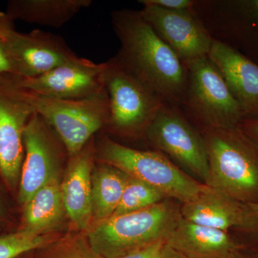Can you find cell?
<instances>
[{
	"label": "cell",
	"mask_w": 258,
	"mask_h": 258,
	"mask_svg": "<svg viewBox=\"0 0 258 258\" xmlns=\"http://www.w3.org/2000/svg\"><path fill=\"white\" fill-rule=\"evenodd\" d=\"M111 23L120 47L114 58L163 101L182 103L187 72L184 62L158 36L140 10L111 13Z\"/></svg>",
	"instance_id": "6da1fadb"
},
{
	"label": "cell",
	"mask_w": 258,
	"mask_h": 258,
	"mask_svg": "<svg viewBox=\"0 0 258 258\" xmlns=\"http://www.w3.org/2000/svg\"><path fill=\"white\" fill-rule=\"evenodd\" d=\"M205 184L243 204L258 203V147L239 127L204 129Z\"/></svg>",
	"instance_id": "7a4b0ae2"
},
{
	"label": "cell",
	"mask_w": 258,
	"mask_h": 258,
	"mask_svg": "<svg viewBox=\"0 0 258 258\" xmlns=\"http://www.w3.org/2000/svg\"><path fill=\"white\" fill-rule=\"evenodd\" d=\"M181 203L167 199L144 210L116 215L95 224L87 240L96 253L112 258L132 249L166 240L177 225Z\"/></svg>",
	"instance_id": "3957f363"
},
{
	"label": "cell",
	"mask_w": 258,
	"mask_h": 258,
	"mask_svg": "<svg viewBox=\"0 0 258 258\" xmlns=\"http://www.w3.org/2000/svg\"><path fill=\"white\" fill-rule=\"evenodd\" d=\"M95 154L101 163L147 183L181 204L191 201L207 186L158 151L139 150L106 137L95 144Z\"/></svg>",
	"instance_id": "277c9868"
},
{
	"label": "cell",
	"mask_w": 258,
	"mask_h": 258,
	"mask_svg": "<svg viewBox=\"0 0 258 258\" xmlns=\"http://www.w3.org/2000/svg\"><path fill=\"white\" fill-rule=\"evenodd\" d=\"M20 98L54 129L70 157H74L104 129L109 116L106 88L91 98L66 100L37 94L20 87L10 78Z\"/></svg>",
	"instance_id": "5b68a950"
},
{
	"label": "cell",
	"mask_w": 258,
	"mask_h": 258,
	"mask_svg": "<svg viewBox=\"0 0 258 258\" xmlns=\"http://www.w3.org/2000/svg\"><path fill=\"white\" fill-rule=\"evenodd\" d=\"M184 64L187 83L181 105L188 114L204 129L238 127L243 113L208 56Z\"/></svg>",
	"instance_id": "8992f818"
},
{
	"label": "cell",
	"mask_w": 258,
	"mask_h": 258,
	"mask_svg": "<svg viewBox=\"0 0 258 258\" xmlns=\"http://www.w3.org/2000/svg\"><path fill=\"white\" fill-rule=\"evenodd\" d=\"M104 86L109 99V116L104 128L123 137L145 135L165 102L114 57L105 62Z\"/></svg>",
	"instance_id": "52a82bcc"
},
{
	"label": "cell",
	"mask_w": 258,
	"mask_h": 258,
	"mask_svg": "<svg viewBox=\"0 0 258 258\" xmlns=\"http://www.w3.org/2000/svg\"><path fill=\"white\" fill-rule=\"evenodd\" d=\"M144 137L156 151L170 157L185 172L205 184L209 173L205 141L179 107L164 103Z\"/></svg>",
	"instance_id": "ba28073f"
},
{
	"label": "cell",
	"mask_w": 258,
	"mask_h": 258,
	"mask_svg": "<svg viewBox=\"0 0 258 258\" xmlns=\"http://www.w3.org/2000/svg\"><path fill=\"white\" fill-rule=\"evenodd\" d=\"M24 158L18 199L25 205L56 174L66 149L54 129L34 113L24 130Z\"/></svg>",
	"instance_id": "9c48e42d"
},
{
	"label": "cell",
	"mask_w": 258,
	"mask_h": 258,
	"mask_svg": "<svg viewBox=\"0 0 258 258\" xmlns=\"http://www.w3.org/2000/svg\"><path fill=\"white\" fill-rule=\"evenodd\" d=\"M33 113L12 81L0 80V176L11 190L18 188L25 158L24 130Z\"/></svg>",
	"instance_id": "30bf717a"
},
{
	"label": "cell",
	"mask_w": 258,
	"mask_h": 258,
	"mask_svg": "<svg viewBox=\"0 0 258 258\" xmlns=\"http://www.w3.org/2000/svg\"><path fill=\"white\" fill-rule=\"evenodd\" d=\"M104 71L105 62L96 63L79 57L37 77L13 79L20 87L41 96L81 100L96 96L104 90Z\"/></svg>",
	"instance_id": "8fae6325"
},
{
	"label": "cell",
	"mask_w": 258,
	"mask_h": 258,
	"mask_svg": "<svg viewBox=\"0 0 258 258\" xmlns=\"http://www.w3.org/2000/svg\"><path fill=\"white\" fill-rule=\"evenodd\" d=\"M139 3L144 20L183 62L208 55L213 38L193 10L175 11Z\"/></svg>",
	"instance_id": "7c38bea8"
},
{
	"label": "cell",
	"mask_w": 258,
	"mask_h": 258,
	"mask_svg": "<svg viewBox=\"0 0 258 258\" xmlns=\"http://www.w3.org/2000/svg\"><path fill=\"white\" fill-rule=\"evenodd\" d=\"M5 41L22 79L37 77L79 57L63 38L40 30L28 34L15 30Z\"/></svg>",
	"instance_id": "4fadbf2b"
},
{
	"label": "cell",
	"mask_w": 258,
	"mask_h": 258,
	"mask_svg": "<svg viewBox=\"0 0 258 258\" xmlns=\"http://www.w3.org/2000/svg\"><path fill=\"white\" fill-rule=\"evenodd\" d=\"M208 56L225 79L244 119L258 118V64L215 39Z\"/></svg>",
	"instance_id": "5bb4252c"
},
{
	"label": "cell",
	"mask_w": 258,
	"mask_h": 258,
	"mask_svg": "<svg viewBox=\"0 0 258 258\" xmlns=\"http://www.w3.org/2000/svg\"><path fill=\"white\" fill-rule=\"evenodd\" d=\"M92 141L79 154L70 157L69 167L60 185L64 211L80 230L90 228L93 220L92 172L96 154Z\"/></svg>",
	"instance_id": "9a60e30c"
},
{
	"label": "cell",
	"mask_w": 258,
	"mask_h": 258,
	"mask_svg": "<svg viewBox=\"0 0 258 258\" xmlns=\"http://www.w3.org/2000/svg\"><path fill=\"white\" fill-rule=\"evenodd\" d=\"M171 248L190 258H228L241 248L233 235L181 217L166 239Z\"/></svg>",
	"instance_id": "2e32d148"
},
{
	"label": "cell",
	"mask_w": 258,
	"mask_h": 258,
	"mask_svg": "<svg viewBox=\"0 0 258 258\" xmlns=\"http://www.w3.org/2000/svg\"><path fill=\"white\" fill-rule=\"evenodd\" d=\"M245 205L207 186L196 198L181 204L180 210L184 220L230 232L242 227Z\"/></svg>",
	"instance_id": "e0dca14e"
},
{
	"label": "cell",
	"mask_w": 258,
	"mask_h": 258,
	"mask_svg": "<svg viewBox=\"0 0 258 258\" xmlns=\"http://www.w3.org/2000/svg\"><path fill=\"white\" fill-rule=\"evenodd\" d=\"M92 4V0H10L5 13L13 21L59 28Z\"/></svg>",
	"instance_id": "ac0fdd59"
},
{
	"label": "cell",
	"mask_w": 258,
	"mask_h": 258,
	"mask_svg": "<svg viewBox=\"0 0 258 258\" xmlns=\"http://www.w3.org/2000/svg\"><path fill=\"white\" fill-rule=\"evenodd\" d=\"M60 185L56 174L24 205L21 229L42 235L58 225L66 213Z\"/></svg>",
	"instance_id": "d6986e66"
},
{
	"label": "cell",
	"mask_w": 258,
	"mask_h": 258,
	"mask_svg": "<svg viewBox=\"0 0 258 258\" xmlns=\"http://www.w3.org/2000/svg\"><path fill=\"white\" fill-rule=\"evenodd\" d=\"M128 177L123 171L103 163L93 169L92 212L95 224L113 216L121 200Z\"/></svg>",
	"instance_id": "ffe728a7"
},
{
	"label": "cell",
	"mask_w": 258,
	"mask_h": 258,
	"mask_svg": "<svg viewBox=\"0 0 258 258\" xmlns=\"http://www.w3.org/2000/svg\"><path fill=\"white\" fill-rule=\"evenodd\" d=\"M167 199L154 186L128 176L121 200L113 216L150 208Z\"/></svg>",
	"instance_id": "44dd1931"
},
{
	"label": "cell",
	"mask_w": 258,
	"mask_h": 258,
	"mask_svg": "<svg viewBox=\"0 0 258 258\" xmlns=\"http://www.w3.org/2000/svg\"><path fill=\"white\" fill-rule=\"evenodd\" d=\"M45 241L44 236L25 229L0 236V258L18 257L42 247Z\"/></svg>",
	"instance_id": "7402d4cb"
},
{
	"label": "cell",
	"mask_w": 258,
	"mask_h": 258,
	"mask_svg": "<svg viewBox=\"0 0 258 258\" xmlns=\"http://www.w3.org/2000/svg\"><path fill=\"white\" fill-rule=\"evenodd\" d=\"M235 232L241 247L258 252V203L246 204L243 224Z\"/></svg>",
	"instance_id": "603a6c76"
},
{
	"label": "cell",
	"mask_w": 258,
	"mask_h": 258,
	"mask_svg": "<svg viewBox=\"0 0 258 258\" xmlns=\"http://www.w3.org/2000/svg\"><path fill=\"white\" fill-rule=\"evenodd\" d=\"M166 247V240H159L112 258H164Z\"/></svg>",
	"instance_id": "cb8c5ba5"
},
{
	"label": "cell",
	"mask_w": 258,
	"mask_h": 258,
	"mask_svg": "<svg viewBox=\"0 0 258 258\" xmlns=\"http://www.w3.org/2000/svg\"><path fill=\"white\" fill-rule=\"evenodd\" d=\"M57 258H103L96 253L90 245L88 240L78 239L67 248Z\"/></svg>",
	"instance_id": "d4e9b609"
},
{
	"label": "cell",
	"mask_w": 258,
	"mask_h": 258,
	"mask_svg": "<svg viewBox=\"0 0 258 258\" xmlns=\"http://www.w3.org/2000/svg\"><path fill=\"white\" fill-rule=\"evenodd\" d=\"M10 77H18V74L6 41L0 37V80Z\"/></svg>",
	"instance_id": "484cf974"
},
{
	"label": "cell",
	"mask_w": 258,
	"mask_h": 258,
	"mask_svg": "<svg viewBox=\"0 0 258 258\" xmlns=\"http://www.w3.org/2000/svg\"><path fill=\"white\" fill-rule=\"evenodd\" d=\"M148 3L163 9L184 11V10H193L195 2L191 0H143Z\"/></svg>",
	"instance_id": "4316f807"
},
{
	"label": "cell",
	"mask_w": 258,
	"mask_h": 258,
	"mask_svg": "<svg viewBox=\"0 0 258 258\" xmlns=\"http://www.w3.org/2000/svg\"><path fill=\"white\" fill-rule=\"evenodd\" d=\"M238 127L258 147V118H245Z\"/></svg>",
	"instance_id": "83f0119b"
},
{
	"label": "cell",
	"mask_w": 258,
	"mask_h": 258,
	"mask_svg": "<svg viewBox=\"0 0 258 258\" xmlns=\"http://www.w3.org/2000/svg\"><path fill=\"white\" fill-rule=\"evenodd\" d=\"M15 31L13 20L6 13L0 12V37L6 40Z\"/></svg>",
	"instance_id": "f1b7e54d"
},
{
	"label": "cell",
	"mask_w": 258,
	"mask_h": 258,
	"mask_svg": "<svg viewBox=\"0 0 258 258\" xmlns=\"http://www.w3.org/2000/svg\"><path fill=\"white\" fill-rule=\"evenodd\" d=\"M228 258H258V252L241 247L235 251Z\"/></svg>",
	"instance_id": "f546056e"
},
{
	"label": "cell",
	"mask_w": 258,
	"mask_h": 258,
	"mask_svg": "<svg viewBox=\"0 0 258 258\" xmlns=\"http://www.w3.org/2000/svg\"><path fill=\"white\" fill-rule=\"evenodd\" d=\"M164 258H190L184 254H181V252H178L175 249L171 248L168 246L166 247L165 254Z\"/></svg>",
	"instance_id": "4dcf8cb0"
},
{
	"label": "cell",
	"mask_w": 258,
	"mask_h": 258,
	"mask_svg": "<svg viewBox=\"0 0 258 258\" xmlns=\"http://www.w3.org/2000/svg\"><path fill=\"white\" fill-rule=\"evenodd\" d=\"M249 5L250 7V9L258 18V0L249 2Z\"/></svg>",
	"instance_id": "1f68e13d"
},
{
	"label": "cell",
	"mask_w": 258,
	"mask_h": 258,
	"mask_svg": "<svg viewBox=\"0 0 258 258\" xmlns=\"http://www.w3.org/2000/svg\"><path fill=\"white\" fill-rule=\"evenodd\" d=\"M5 214H6V210H5L4 205L0 200V221L4 218Z\"/></svg>",
	"instance_id": "d6a6232c"
}]
</instances>
